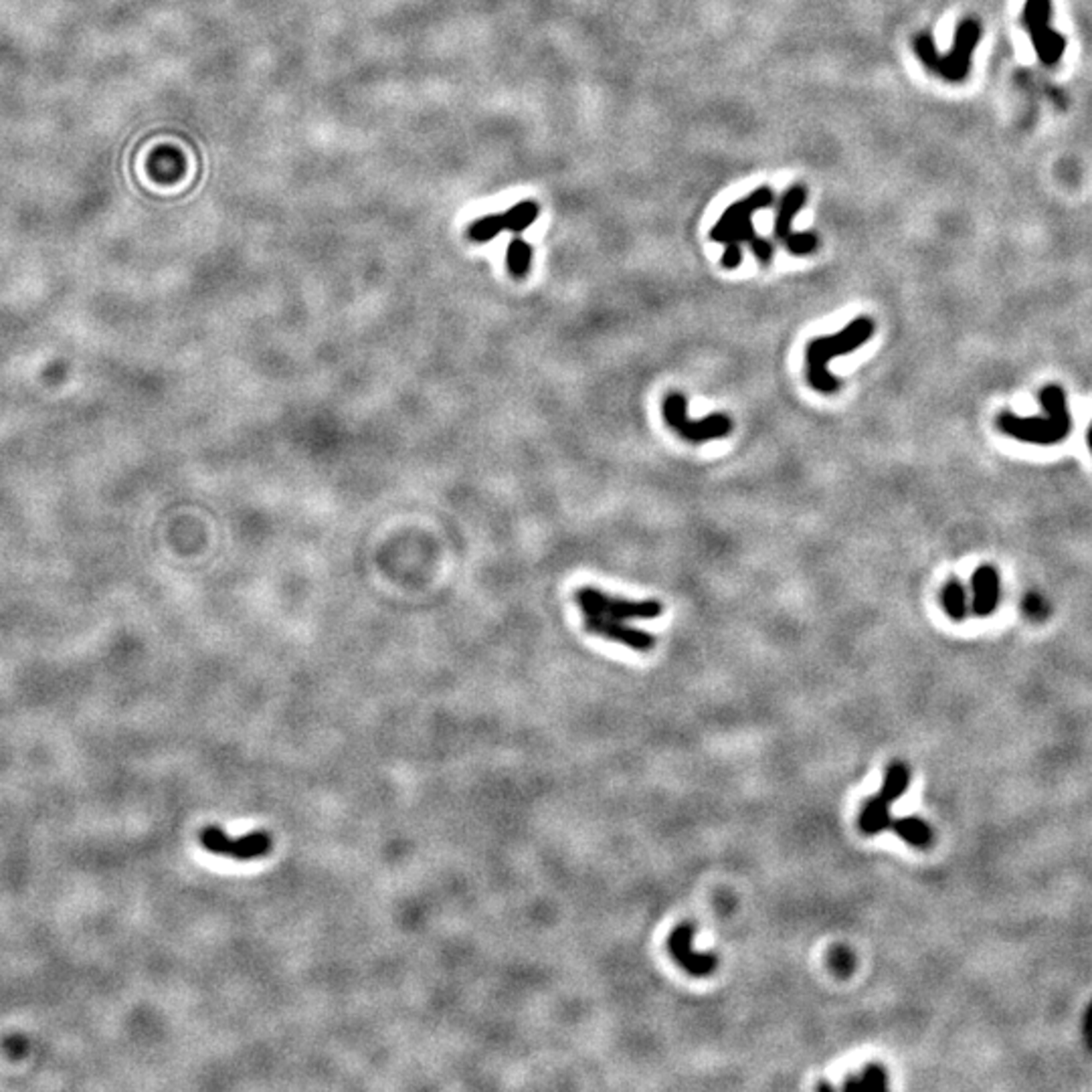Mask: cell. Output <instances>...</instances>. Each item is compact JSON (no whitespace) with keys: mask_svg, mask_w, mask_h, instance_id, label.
Returning <instances> with one entry per match:
<instances>
[{"mask_svg":"<svg viewBox=\"0 0 1092 1092\" xmlns=\"http://www.w3.org/2000/svg\"><path fill=\"white\" fill-rule=\"evenodd\" d=\"M583 627L584 631L591 633V636L605 637L609 639V642L627 645V648L636 649V652H649V649H654L655 645V637L652 636V633L637 630V627H630L619 621H605V619H597V617H584Z\"/></svg>","mask_w":1092,"mask_h":1092,"instance_id":"10","label":"cell"},{"mask_svg":"<svg viewBox=\"0 0 1092 1092\" xmlns=\"http://www.w3.org/2000/svg\"><path fill=\"white\" fill-rule=\"evenodd\" d=\"M504 214V227L510 233L520 235L526 231L531 225L537 223L538 214H540V205L532 198H524V201L516 203L514 207H510L508 211L502 213Z\"/></svg>","mask_w":1092,"mask_h":1092,"instance_id":"15","label":"cell"},{"mask_svg":"<svg viewBox=\"0 0 1092 1092\" xmlns=\"http://www.w3.org/2000/svg\"><path fill=\"white\" fill-rule=\"evenodd\" d=\"M892 803H888L884 797L874 796L866 799L862 812L858 818V827L864 836H878L882 831L890 830L892 825Z\"/></svg>","mask_w":1092,"mask_h":1092,"instance_id":"13","label":"cell"},{"mask_svg":"<svg viewBox=\"0 0 1092 1092\" xmlns=\"http://www.w3.org/2000/svg\"><path fill=\"white\" fill-rule=\"evenodd\" d=\"M1052 0H1025L1024 26L1031 37V45L1038 53L1040 61L1048 68H1054L1062 59L1066 49V38L1050 26Z\"/></svg>","mask_w":1092,"mask_h":1092,"instance_id":"7","label":"cell"},{"mask_svg":"<svg viewBox=\"0 0 1092 1092\" xmlns=\"http://www.w3.org/2000/svg\"><path fill=\"white\" fill-rule=\"evenodd\" d=\"M720 263L725 269H737L738 266H741L743 263L741 243H725V251H722Z\"/></svg>","mask_w":1092,"mask_h":1092,"instance_id":"26","label":"cell"},{"mask_svg":"<svg viewBox=\"0 0 1092 1092\" xmlns=\"http://www.w3.org/2000/svg\"><path fill=\"white\" fill-rule=\"evenodd\" d=\"M942 609L953 621H963L969 614V595L959 578H951L941 593Z\"/></svg>","mask_w":1092,"mask_h":1092,"instance_id":"16","label":"cell"},{"mask_svg":"<svg viewBox=\"0 0 1092 1092\" xmlns=\"http://www.w3.org/2000/svg\"><path fill=\"white\" fill-rule=\"evenodd\" d=\"M502 231H506L504 214L492 213V214H484V217H478L476 220H472L466 233H467V239L473 243H488L496 239Z\"/></svg>","mask_w":1092,"mask_h":1092,"instance_id":"20","label":"cell"},{"mask_svg":"<svg viewBox=\"0 0 1092 1092\" xmlns=\"http://www.w3.org/2000/svg\"><path fill=\"white\" fill-rule=\"evenodd\" d=\"M749 243H751L753 255L760 263V266L766 267L771 261H773L775 250H773V243H771L769 239H765V237H760V235H754Z\"/></svg>","mask_w":1092,"mask_h":1092,"instance_id":"25","label":"cell"},{"mask_svg":"<svg viewBox=\"0 0 1092 1092\" xmlns=\"http://www.w3.org/2000/svg\"><path fill=\"white\" fill-rule=\"evenodd\" d=\"M1022 607H1024V614L1028 615L1030 619H1036V621L1044 619V617L1048 615V611H1050V605H1048V601L1042 597L1040 593H1028V595H1025Z\"/></svg>","mask_w":1092,"mask_h":1092,"instance_id":"24","label":"cell"},{"mask_svg":"<svg viewBox=\"0 0 1092 1092\" xmlns=\"http://www.w3.org/2000/svg\"><path fill=\"white\" fill-rule=\"evenodd\" d=\"M773 203H775V192H773V189H771V186H766V185L759 186V189H754L749 197L738 198L737 203H732V205L720 214L719 223H716L714 227L710 229V233H708L710 241L720 243L722 235H725L726 231L732 227V225L741 223V220H744V219H753L754 213L763 211V208H769L771 205H773Z\"/></svg>","mask_w":1092,"mask_h":1092,"instance_id":"9","label":"cell"},{"mask_svg":"<svg viewBox=\"0 0 1092 1092\" xmlns=\"http://www.w3.org/2000/svg\"><path fill=\"white\" fill-rule=\"evenodd\" d=\"M575 603L584 617L619 623H625L627 619H655L664 611L660 601H627L611 597L595 587H578L575 591Z\"/></svg>","mask_w":1092,"mask_h":1092,"instance_id":"5","label":"cell"},{"mask_svg":"<svg viewBox=\"0 0 1092 1092\" xmlns=\"http://www.w3.org/2000/svg\"><path fill=\"white\" fill-rule=\"evenodd\" d=\"M783 243H785V250L791 253V255H809V253L818 250L819 239L815 231H799V233L791 231V233L783 239Z\"/></svg>","mask_w":1092,"mask_h":1092,"instance_id":"22","label":"cell"},{"mask_svg":"<svg viewBox=\"0 0 1092 1092\" xmlns=\"http://www.w3.org/2000/svg\"><path fill=\"white\" fill-rule=\"evenodd\" d=\"M876 332V322L870 316H858L856 320L831 336H821L805 346V377L809 387L818 393L834 395L840 390L842 383L830 373L827 364L836 356L849 355L858 350Z\"/></svg>","mask_w":1092,"mask_h":1092,"instance_id":"1","label":"cell"},{"mask_svg":"<svg viewBox=\"0 0 1092 1092\" xmlns=\"http://www.w3.org/2000/svg\"><path fill=\"white\" fill-rule=\"evenodd\" d=\"M981 41V23L978 19H963L957 25L955 38H953L951 51L941 55L936 51L933 37L929 32H920L914 37V53L920 63L925 65L931 73L939 75L941 79L951 81V84H961L967 79L971 65H973V53Z\"/></svg>","mask_w":1092,"mask_h":1092,"instance_id":"3","label":"cell"},{"mask_svg":"<svg viewBox=\"0 0 1092 1092\" xmlns=\"http://www.w3.org/2000/svg\"><path fill=\"white\" fill-rule=\"evenodd\" d=\"M1042 417H1019L1012 411H1003L997 417V429L1009 437L1034 445H1056L1072 433L1066 393L1060 387H1046L1040 393Z\"/></svg>","mask_w":1092,"mask_h":1092,"instance_id":"2","label":"cell"},{"mask_svg":"<svg viewBox=\"0 0 1092 1092\" xmlns=\"http://www.w3.org/2000/svg\"><path fill=\"white\" fill-rule=\"evenodd\" d=\"M890 827L896 831L898 837H902L904 842L914 848H920V849L929 848L931 842H933V830H931V825L926 824L923 818H919V815H908V818L892 819Z\"/></svg>","mask_w":1092,"mask_h":1092,"instance_id":"14","label":"cell"},{"mask_svg":"<svg viewBox=\"0 0 1092 1092\" xmlns=\"http://www.w3.org/2000/svg\"><path fill=\"white\" fill-rule=\"evenodd\" d=\"M843 1090H886L888 1077L886 1070L878 1064H870L860 1074H852L842 1084Z\"/></svg>","mask_w":1092,"mask_h":1092,"instance_id":"19","label":"cell"},{"mask_svg":"<svg viewBox=\"0 0 1092 1092\" xmlns=\"http://www.w3.org/2000/svg\"><path fill=\"white\" fill-rule=\"evenodd\" d=\"M1089 445H1090V451H1092V425H1090V432H1089Z\"/></svg>","mask_w":1092,"mask_h":1092,"instance_id":"27","label":"cell"},{"mask_svg":"<svg viewBox=\"0 0 1092 1092\" xmlns=\"http://www.w3.org/2000/svg\"><path fill=\"white\" fill-rule=\"evenodd\" d=\"M971 593H973V599H971V611H973V615L987 617L994 614L997 605H1000V597H1001L1000 575H997L994 567L989 565L979 567V569L971 575Z\"/></svg>","mask_w":1092,"mask_h":1092,"instance_id":"11","label":"cell"},{"mask_svg":"<svg viewBox=\"0 0 1092 1092\" xmlns=\"http://www.w3.org/2000/svg\"><path fill=\"white\" fill-rule=\"evenodd\" d=\"M910 785V769L901 760H895V763L888 765L886 775H884V783H882V789L878 796L884 797L888 803H895L896 799H901L907 789Z\"/></svg>","mask_w":1092,"mask_h":1092,"instance_id":"18","label":"cell"},{"mask_svg":"<svg viewBox=\"0 0 1092 1092\" xmlns=\"http://www.w3.org/2000/svg\"><path fill=\"white\" fill-rule=\"evenodd\" d=\"M150 173L158 180H174L182 174V160L173 148H164L150 160Z\"/></svg>","mask_w":1092,"mask_h":1092,"instance_id":"21","label":"cell"},{"mask_svg":"<svg viewBox=\"0 0 1092 1092\" xmlns=\"http://www.w3.org/2000/svg\"><path fill=\"white\" fill-rule=\"evenodd\" d=\"M661 413H664L667 427L690 443H704V441L728 437L732 433V427H735V423L726 413H713V415L700 419V421H692L688 417L686 395L678 393V390L666 395L664 402H661Z\"/></svg>","mask_w":1092,"mask_h":1092,"instance_id":"4","label":"cell"},{"mask_svg":"<svg viewBox=\"0 0 1092 1092\" xmlns=\"http://www.w3.org/2000/svg\"><path fill=\"white\" fill-rule=\"evenodd\" d=\"M827 963H830V969L834 971L837 978H848L856 969V957L846 947L831 948L830 955H827Z\"/></svg>","mask_w":1092,"mask_h":1092,"instance_id":"23","label":"cell"},{"mask_svg":"<svg viewBox=\"0 0 1092 1092\" xmlns=\"http://www.w3.org/2000/svg\"><path fill=\"white\" fill-rule=\"evenodd\" d=\"M805 203H807V186L801 185V182L791 185L785 192H783L779 208H777L775 225H773V233L777 239L783 241L789 233H791L793 220H796L799 211L805 207Z\"/></svg>","mask_w":1092,"mask_h":1092,"instance_id":"12","label":"cell"},{"mask_svg":"<svg viewBox=\"0 0 1092 1092\" xmlns=\"http://www.w3.org/2000/svg\"><path fill=\"white\" fill-rule=\"evenodd\" d=\"M198 842L214 856L239 860V862L266 858L273 848V840L267 831L255 830L243 837H229L219 825L203 827L201 834H198Z\"/></svg>","mask_w":1092,"mask_h":1092,"instance_id":"6","label":"cell"},{"mask_svg":"<svg viewBox=\"0 0 1092 1092\" xmlns=\"http://www.w3.org/2000/svg\"><path fill=\"white\" fill-rule=\"evenodd\" d=\"M694 939V925L682 923L672 931L667 939V951L674 957V961L694 978H706L713 975L719 967V957L710 953H698L692 948Z\"/></svg>","mask_w":1092,"mask_h":1092,"instance_id":"8","label":"cell"},{"mask_svg":"<svg viewBox=\"0 0 1092 1092\" xmlns=\"http://www.w3.org/2000/svg\"><path fill=\"white\" fill-rule=\"evenodd\" d=\"M532 257H534V250L531 243H526L520 237H514L510 241L508 251H506V267H508V273L514 279H524L528 273H531L532 267Z\"/></svg>","mask_w":1092,"mask_h":1092,"instance_id":"17","label":"cell"}]
</instances>
